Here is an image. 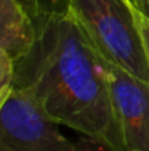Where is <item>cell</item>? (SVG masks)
Wrapping results in <instances>:
<instances>
[{
  "label": "cell",
  "instance_id": "1",
  "mask_svg": "<svg viewBox=\"0 0 149 151\" xmlns=\"http://www.w3.org/2000/svg\"><path fill=\"white\" fill-rule=\"evenodd\" d=\"M13 90L57 125L105 151H127L115 116L107 60L69 15L47 24L15 63Z\"/></svg>",
  "mask_w": 149,
  "mask_h": 151
},
{
  "label": "cell",
  "instance_id": "2",
  "mask_svg": "<svg viewBox=\"0 0 149 151\" xmlns=\"http://www.w3.org/2000/svg\"><path fill=\"white\" fill-rule=\"evenodd\" d=\"M70 13L99 54L149 84V66L129 0H69Z\"/></svg>",
  "mask_w": 149,
  "mask_h": 151
},
{
  "label": "cell",
  "instance_id": "3",
  "mask_svg": "<svg viewBox=\"0 0 149 151\" xmlns=\"http://www.w3.org/2000/svg\"><path fill=\"white\" fill-rule=\"evenodd\" d=\"M26 96L12 91L0 103V151H105L88 138H66Z\"/></svg>",
  "mask_w": 149,
  "mask_h": 151
},
{
  "label": "cell",
  "instance_id": "4",
  "mask_svg": "<svg viewBox=\"0 0 149 151\" xmlns=\"http://www.w3.org/2000/svg\"><path fill=\"white\" fill-rule=\"evenodd\" d=\"M115 116L127 151H149V84L107 62Z\"/></svg>",
  "mask_w": 149,
  "mask_h": 151
},
{
  "label": "cell",
  "instance_id": "5",
  "mask_svg": "<svg viewBox=\"0 0 149 151\" xmlns=\"http://www.w3.org/2000/svg\"><path fill=\"white\" fill-rule=\"evenodd\" d=\"M37 31L16 0H0V51L15 63L32 49Z\"/></svg>",
  "mask_w": 149,
  "mask_h": 151
},
{
  "label": "cell",
  "instance_id": "6",
  "mask_svg": "<svg viewBox=\"0 0 149 151\" xmlns=\"http://www.w3.org/2000/svg\"><path fill=\"white\" fill-rule=\"evenodd\" d=\"M32 21L37 34L51 21L63 18L70 12L69 0H16Z\"/></svg>",
  "mask_w": 149,
  "mask_h": 151
},
{
  "label": "cell",
  "instance_id": "7",
  "mask_svg": "<svg viewBox=\"0 0 149 151\" xmlns=\"http://www.w3.org/2000/svg\"><path fill=\"white\" fill-rule=\"evenodd\" d=\"M15 62L3 51H0V103L4 101L13 91Z\"/></svg>",
  "mask_w": 149,
  "mask_h": 151
},
{
  "label": "cell",
  "instance_id": "8",
  "mask_svg": "<svg viewBox=\"0 0 149 151\" xmlns=\"http://www.w3.org/2000/svg\"><path fill=\"white\" fill-rule=\"evenodd\" d=\"M133 7V6H132ZM133 15L140 32V38H142V44H143V50H145V56L148 60V66H149V18L143 16L139 10H136L133 7Z\"/></svg>",
  "mask_w": 149,
  "mask_h": 151
},
{
  "label": "cell",
  "instance_id": "9",
  "mask_svg": "<svg viewBox=\"0 0 149 151\" xmlns=\"http://www.w3.org/2000/svg\"><path fill=\"white\" fill-rule=\"evenodd\" d=\"M129 1H130V4H132L136 10H139L143 16L149 18V0H129Z\"/></svg>",
  "mask_w": 149,
  "mask_h": 151
}]
</instances>
